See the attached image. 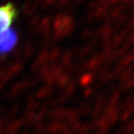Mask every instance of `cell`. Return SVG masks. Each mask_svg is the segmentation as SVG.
Segmentation results:
<instances>
[{
    "instance_id": "cell-2",
    "label": "cell",
    "mask_w": 134,
    "mask_h": 134,
    "mask_svg": "<svg viewBox=\"0 0 134 134\" xmlns=\"http://www.w3.org/2000/svg\"><path fill=\"white\" fill-rule=\"evenodd\" d=\"M18 40V33L12 28L0 32V55H4L12 51Z\"/></svg>"
},
{
    "instance_id": "cell-1",
    "label": "cell",
    "mask_w": 134,
    "mask_h": 134,
    "mask_svg": "<svg viewBox=\"0 0 134 134\" xmlns=\"http://www.w3.org/2000/svg\"><path fill=\"white\" fill-rule=\"evenodd\" d=\"M18 16V10L12 4L0 6V32L9 30Z\"/></svg>"
}]
</instances>
